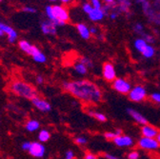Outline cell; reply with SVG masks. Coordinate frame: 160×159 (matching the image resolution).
<instances>
[{
	"label": "cell",
	"mask_w": 160,
	"mask_h": 159,
	"mask_svg": "<svg viewBox=\"0 0 160 159\" xmlns=\"http://www.w3.org/2000/svg\"><path fill=\"white\" fill-rule=\"evenodd\" d=\"M155 139L157 140V142L159 143V145H160V132H158V134H157V136L155 137Z\"/></svg>",
	"instance_id": "cell-44"
},
{
	"label": "cell",
	"mask_w": 160,
	"mask_h": 159,
	"mask_svg": "<svg viewBox=\"0 0 160 159\" xmlns=\"http://www.w3.org/2000/svg\"><path fill=\"white\" fill-rule=\"evenodd\" d=\"M158 18H159V20H160V13L158 14Z\"/></svg>",
	"instance_id": "cell-47"
},
{
	"label": "cell",
	"mask_w": 160,
	"mask_h": 159,
	"mask_svg": "<svg viewBox=\"0 0 160 159\" xmlns=\"http://www.w3.org/2000/svg\"><path fill=\"white\" fill-rule=\"evenodd\" d=\"M18 46H19V48L21 49L24 52H26L27 54L32 55V56L39 51L35 46L32 45L31 43H29L26 40H20L19 43H18Z\"/></svg>",
	"instance_id": "cell-14"
},
{
	"label": "cell",
	"mask_w": 160,
	"mask_h": 159,
	"mask_svg": "<svg viewBox=\"0 0 160 159\" xmlns=\"http://www.w3.org/2000/svg\"><path fill=\"white\" fill-rule=\"evenodd\" d=\"M23 12H30V13H35L36 12V10L34 8H32V7H24L23 8Z\"/></svg>",
	"instance_id": "cell-37"
},
{
	"label": "cell",
	"mask_w": 160,
	"mask_h": 159,
	"mask_svg": "<svg viewBox=\"0 0 160 159\" xmlns=\"http://www.w3.org/2000/svg\"><path fill=\"white\" fill-rule=\"evenodd\" d=\"M82 9H83V12H86L87 14H90V13L92 12V11L93 10L92 4H90V3H85V4L83 5Z\"/></svg>",
	"instance_id": "cell-32"
},
{
	"label": "cell",
	"mask_w": 160,
	"mask_h": 159,
	"mask_svg": "<svg viewBox=\"0 0 160 159\" xmlns=\"http://www.w3.org/2000/svg\"><path fill=\"white\" fill-rule=\"evenodd\" d=\"M50 1H52V2H54V1H56V0H50Z\"/></svg>",
	"instance_id": "cell-48"
},
{
	"label": "cell",
	"mask_w": 160,
	"mask_h": 159,
	"mask_svg": "<svg viewBox=\"0 0 160 159\" xmlns=\"http://www.w3.org/2000/svg\"><path fill=\"white\" fill-rule=\"evenodd\" d=\"M148 45H149V44L144 40L143 38H137L136 40L134 41V48H135L140 53H142V52L145 51V49L147 48Z\"/></svg>",
	"instance_id": "cell-20"
},
{
	"label": "cell",
	"mask_w": 160,
	"mask_h": 159,
	"mask_svg": "<svg viewBox=\"0 0 160 159\" xmlns=\"http://www.w3.org/2000/svg\"><path fill=\"white\" fill-rule=\"evenodd\" d=\"M10 90L15 95L26 99H30V100H32V99L39 96L38 92L32 85L28 84L22 80H15L12 82L10 86Z\"/></svg>",
	"instance_id": "cell-2"
},
{
	"label": "cell",
	"mask_w": 160,
	"mask_h": 159,
	"mask_svg": "<svg viewBox=\"0 0 160 159\" xmlns=\"http://www.w3.org/2000/svg\"><path fill=\"white\" fill-rule=\"evenodd\" d=\"M65 91L79 100L89 104H98L102 100V92L100 88L88 79H79L73 81H65L62 84Z\"/></svg>",
	"instance_id": "cell-1"
},
{
	"label": "cell",
	"mask_w": 160,
	"mask_h": 159,
	"mask_svg": "<svg viewBox=\"0 0 160 159\" xmlns=\"http://www.w3.org/2000/svg\"><path fill=\"white\" fill-rule=\"evenodd\" d=\"M151 100L156 104H160V92H152L150 95Z\"/></svg>",
	"instance_id": "cell-29"
},
{
	"label": "cell",
	"mask_w": 160,
	"mask_h": 159,
	"mask_svg": "<svg viewBox=\"0 0 160 159\" xmlns=\"http://www.w3.org/2000/svg\"><path fill=\"white\" fill-rule=\"evenodd\" d=\"M0 30H1L5 34L8 35V41L10 43H14L17 38V32L10 26L0 22Z\"/></svg>",
	"instance_id": "cell-12"
},
{
	"label": "cell",
	"mask_w": 160,
	"mask_h": 159,
	"mask_svg": "<svg viewBox=\"0 0 160 159\" xmlns=\"http://www.w3.org/2000/svg\"><path fill=\"white\" fill-rule=\"evenodd\" d=\"M28 152L33 157L41 158L45 155L46 148L44 147V145L39 142H31V147Z\"/></svg>",
	"instance_id": "cell-7"
},
{
	"label": "cell",
	"mask_w": 160,
	"mask_h": 159,
	"mask_svg": "<svg viewBox=\"0 0 160 159\" xmlns=\"http://www.w3.org/2000/svg\"><path fill=\"white\" fill-rule=\"evenodd\" d=\"M52 12H53L55 17L58 19V20L63 21V22L66 23L70 19L69 12L64 7L59 6V5H54V6H52Z\"/></svg>",
	"instance_id": "cell-9"
},
{
	"label": "cell",
	"mask_w": 160,
	"mask_h": 159,
	"mask_svg": "<svg viewBox=\"0 0 160 159\" xmlns=\"http://www.w3.org/2000/svg\"><path fill=\"white\" fill-rule=\"evenodd\" d=\"M50 138H51V133L47 131V130H42V131H40L39 133H38V140L40 142H47L50 140Z\"/></svg>",
	"instance_id": "cell-23"
},
{
	"label": "cell",
	"mask_w": 160,
	"mask_h": 159,
	"mask_svg": "<svg viewBox=\"0 0 160 159\" xmlns=\"http://www.w3.org/2000/svg\"><path fill=\"white\" fill-rule=\"evenodd\" d=\"M140 154L137 151H132L127 154V159H139Z\"/></svg>",
	"instance_id": "cell-30"
},
{
	"label": "cell",
	"mask_w": 160,
	"mask_h": 159,
	"mask_svg": "<svg viewBox=\"0 0 160 159\" xmlns=\"http://www.w3.org/2000/svg\"><path fill=\"white\" fill-rule=\"evenodd\" d=\"M35 80H36V83L39 84V85H41V84L44 83V78L41 75H37L36 78H35Z\"/></svg>",
	"instance_id": "cell-38"
},
{
	"label": "cell",
	"mask_w": 160,
	"mask_h": 159,
	"mask_svg": "<svg viewBox=\"0 0 160 159\" xmlns=\"http://www.w3.org/2000/svg\"><path fill=\"white\" fill-rule=\"evenodd\" d=\"M76 29L83 39H89L91 37V32H90V28H88L85 24H77L76 25Z\"/></svg>",
	"instance_id": "cell-18"
},
{
	"label": "cell",
	"mask_w": 160,
	"mask_h": 159,
	"mask_svg": "<svg viewBox=\"0 0 160 159\" xmlns=\"http://www.w3.org/2000/svg\"><path fill=\"white\" fill-rule=\"evenodd\" d=\"M41 30L44 34H55L56 26L51 21H45L41 24Z\"/></svg>",
	"instance_id": "cell-16"
},
{
	"label": "cell",
	"mask_w": 160,
	"mask_h": 159,
	"mask_svg": "<svg viewBox=\"0 0 160 159\" xmlns=\"http://www.w3.org/2000/svg\"><path fill=\"white\" fill-rule=\"evenodd\" d=\"M73 69H74V71L78 73V74H80V75H85V74H87V72H88V68L83 64V63H81V62H78V63H76L74 66H73Z\"/></svg>",
	"instance_id": "cell-22"
},
{
	"label": "cell",
	"mask_w": 160,
	"mask_h": 159,
	"mask_svg": "<svg viewBox=\"0 0 160 159\" xmlns=\"http://www.w3.org/2000/svg\"><path fill=\"white\" fill-rule=\"evenodd\" d=\"M90 32L92 35H96L98 33V30L95 27H92V28H90Z\"/></svg>",
	"instance_id": "cell-40"
},
{
	"label": "cell",
	"mask_w": 160,
	"mask_h": 159,
	"mask_svg": "<svg viewBox=\"0 0 160 159\" xmlns=\"http://www.w3.org/2000/svg\"><path fill=\"white\" fill-rule=\"evenodd\" d=\"M117 13L116 12H112L111 14H110V18L112 19V20H114V19H116L117 18Z\"/></svg>",
	"instance_id": "cell-41"
},
{
	"label": "cell",
	"mask_w": 160,
	"mask_h": 159,
	"mask_svg": "<svg viewBox=\"0 0 160 159\" xmlns=\"http://www.w3.org/2000/svg\"><path fill=\"white\" fill-rule=\"evenodd\" d=\"M143 31H144V27L141 23H137L134 25V32L139 33V34H142L143 33Z\"/></svg>",
	"instance_id": "cell-34"
},
{
	"label": "cell",
	"mask_w": 160,
	"mask_h": 159,
	"mask_svg": "<svg viewBox=\"0 0 160 159\" xmlns=\"http://www.w3.org/2000/svg\"><path fill=\"white\" fill-rule=\"evenodd\" d=\"M46 13H47L48 18L50 19V21L52 22L56 27H61V26H64V25L66 24V23L63 22V21L58 20V19L55 17V15H54V13H53V12H52V6H48V7L46 8Z\"/></svg>",
	"instance_id": "cell-15"
},
{
	"label": "cell",
	"mask_w": 160,
	"mask_h": 159,
	"mask_svg": "<svg viewBox=\"0 0 160 159\" xmlns=\"http://www.w3.org/2000/svg\"><path fill=\"white\" fill-rule=\"evenodd\" d=\"M112 89L120 94H129L132 90L131 83L124 78H116L112 83Z\"/></svg>",
	"instance_id": "cell-4"
},
{
	"label": "cell",
	"mask_w": 160,
	"mask_h": 159,
	"mask_svg": "<svg viewBox=\"0 0 160 159\" xmlns=\"http://www.w3.org/2000/svg\"><path fill=\"white\" fill-rule=\"evenodd\" d=\"M0 1H1V0H0Z\"/></svg>",
	"instance_id": "cell-50"
},
{
	"label": "cell",
	"mask_w": 160,
	"mask_h": 159,
	"mask_svg": "<svg viewBox=\"0 0 160 159\" xmlns=\"http://www.w3.org/2000/svg\"><path fill=\"white\" fill-rule=\"evenodd\" d=\"M128 98L132 102H142L147 98V91L142 85H136L132 88L128 94Z\"/></svg>",
	"instance_id": "cell-3"
},
{
	"label": "cell",
	"mask_w": 160,
	"mask_h": 159,
	"mask_svg": "<svg viewBox=\"0 0 160 159\" xmlns=\"http://www.w3.org/2000/svg\"><path fill=\"white\" fill-rule=\"evenodd\" d=\"M32 58H33V60H34V61H36V62H38V63H45L46 60H47V58H46L45 54H44L41 51H40V50H39L36 53H34V54L32 55Z\"/></svg>",
	"instance_id": "cell-24"
},
{
	"label": "cell",
	"mask_w": 160,
	"mask_h": 159,
	"mask_svg": "<svg viewBox=\"0 0 160 159\" xmlns=\"http://www.w3.org/2000/svg\"><path fill=\"white\" fill-rule=\"evenodd\" d=\"M92 6L93 9H97V10H100L102 9V3L100 0H92Z\"/></svg>",
	"instance_id": "cell-33"
},
{
	"label": "cell",
	"mask_w": 160,
	"mask_h": 159,
	"mask_svg": "<svg viewBox=\"0 0 160 159\" xmlns=\"http://www.w3.org/2000/svg\"><path fill=\"white\" fill-rule=\"evenodd\" d=\"M21 147L24 151H29V149L31 147V142H24Z\"/></svg>",
	"instance_id": "cell-39"
},
{
	"label": "cell",
	"mask_w": 160,
	"mask_h": 159,
	"mask_svg": "<svg viewBox=\"0 0 160 159\" xmlns=\"http://www.w3.org/2000/svg\"><path fill=\"white\" fill-rule=\"evenodd\" d=\"M145 58H152L154 54H155V49L152 46V45H148L147 48L145 49V51L141 53Z\"/></svg>",
	"instance_id": "cell-25"
},
{
	"label": "cell",
	"mask_w": 160,
	"mask_h": 159,
	"mask_svg": "<svg viewBox=\"0 0 160 159\" xmlns=\"http://www.w3.org/2000/svg\"><path fill=\"white\" fill-rule=\"evenodd\" d=\"M127 112L137 124H140V125H142V126L148 124V119L144 115H142L139 112L130 108V109H127Z\"/></svg>",
	"instance_id": "cell-11"
},
{
	"label": "cell",
	"mask_w": 160,
	"mask_h": 159,
	"mask_svg": "<svg viewBox=\"0 0 160 159\" xmlns=\"http://www.w3.org/2000/svg\"><path fill=\"white\" fill-rule=\"evenodd\" d=\"M60 1H61L62 3H64V4H70L72 0H60Z\"/></svg>",
	"instance_id": "cell-42"
},
{
	"label": "cell",
	"mask_w": 160,
	"mask_h": 159,
	"mask_svg": "<svg viewBox=\"0 0 160 159\" xmlns=\"http://www.w3.org/2000/svg\"><path fill=\"white\" fill-rule=\"evenodd\" d=\"M114 159H121V158H119V157H117V156H116V157H115Z\"/></svg>",
	"instance_id": "cell-46"
},
{
	"label": "cell",
	"mask_w": 160,
	"mask_h": 159,
	"mask_svg": "<svg viewBox=\"0 0 160 159\" xmlns=\"http://www.w3.org/2000/svg\"><path fill=\"white\" fill-rule=\"evenodd\" d=\"M157 159H160V155H159V156H158V158H157Z\"/></svg>",
	"instance_id": "cell-49"
},
{
	"label": "cell",
	"mask_w": 160,
	"mask_h": 159,
	"mask_svg": "<svg viewBox=\"0 0 160 159\" xmlns=\"http://www.w3.org/2000/svg\"><path fill=\"white\" fill-rule=\"evenodd\" d=\"M26 130L28 132H35L39 129L40 127V123L37 120H34V119H32V120H29L26 123Z\"/></svg>",
	"instance_id": "cell-21"
},
{
	"label": "cell",
	"mask_w": 160,
	"mask_h": 159,
	"mask_svg": "<svg viewBox=\"0 0 160 159\" xmlns=\"http://www.w3.org/2000/svg\"><path fill=\"white\" fill-rule=\"evenodd\" d=\"M65 159H76L75 158V155L73 153V152L72 150H69L66 152L65 153Z\"/></svg>",
	"instance_id": "cell-35"
},
{
	"label": "cell",
	"mask_w": 160,
	"mask_h": 159,
	"mask_svg": "<svg viewBox=\"0 0 160 159\" xmlns=\"http://www.w3.org/2000/svg\"><path fill=\"white\" fill-rule=\"evenodd\" d=\"M144 38V40L148 43V44H152V43H153L154 42V39H153V36H152L151 34H148V33H142L141 34Z\"/></svg>",
	"instance_id": "cell-31"
},
{
	"label": "cell",
	"mask_w": 160,
	"mask_h": 159,
	"mask_svg": "<svg viewBox=\"0 0 160 159\" xmlns=\"http://www.w3.org/2000/svg\"><path fill=\"white\" fill-rule=\"evenodd\" d=\"M103 135L107 140H110V141H113V139L117 137V134L115 133V132H104Z\"/></svg>",
	"instance_id": "cell-28"
},
{
	"label": "cell",
	"mask_w": 160,
	"mask_h": 159,
	"mask_svg": "<svg viewBox=\"0 0 160 159\" xmlns=\"http://www.w3.org/2000/svg\"><path fill=\"white\" fill-rule=\"evenodd\" d=\"M112 142L114 143L115 146H117L119 148H129V147L133 146V144H134L133 139L131 136L125 135V134L115 137Z\"/></svg>",
	"instance_id": "cell-8"
},
{
	"label": "cell",
	"mask_w": 160,
	"mask_h": 159,
	"mask_svg": "<svg viewBox=\"0 0 160 159\" xmlns=\"http://www.w3.org/2000/svg\"><path fill=\"white\" fill-rule=\"evenodd\" d=\"M74 141L77 145L79 146H83V145H86L87 142H88V139L85 137V136H78L74 139Z\"/></svg>",
	"instance_id": "cell-27"
},
{
	"label": "cell",
	"mask_w": 160,
	"mask_h": 159,
	"mask_svg": "<svg viewBox=\"0 0 160 159\" xmlns=\"http://www.w3.org/2000/svg\"><path fill=\"white\" fill-rule=\"evenodd\" d=\"M102 76L104 78V80L112 83L116 79V71L112 63L110 62L104 63L102 67Z\"/></svg>",
	"instance_id": "cell-6"
},
{
	"label": "cell",
	"mask_w": 160,
	"mask_h": 159,
	"mask_svg": "<svg viewBox=\"0 0 160 159\" xmlns=\"http://www.w3.org/2000/svg\"><path fill=\"white\" fill-rule=\"evenodd\" d=\"M81 63H83L88 69L89 68H92L93 67V64H92V61L91 60L90 58H88V57H81L80 58V60H79Z\"/></svg>",
	"instance_id": "cell-26"
},
{
	"label": "cell",
	"mask_w": 160,
	"mask_h": 159,
	"mask_svg": "<svg viewBox=\"0 0 160 159\" xmlns=\"http://www.w3.org/2000/svg\"><path fill=\"white\" fill-rule=\"evenodd\" d=\"M87 113L90 116L93 117L95 120H97L99 122L104 123V122L107 121V116L104 113H102V112H96V111H92V110H89V111H87Z\"/></svg>",
	"instance_id": "cell-19"
},
{
	"label": "cell",
	"mask_w": 160,
	"mask_h": 159,
	"mask_svg": "<svg viewBox=\"0 0 160 159\" xmlns=\"http://www.w3.org/2000/svg\"><path fill=\"white\" fill-rule=\"evenodd\" d=\"M105 11L103 9H100V10H97V9H93L92 11V12L89 15V18L91 19L92 21H100L102 20L105 16Z\"/></svg>",
	"instance_id": "cell-17"
},
{
	"label": "cell",
	"mask_w": 160,
	"mask_h": 159,
	"mask_svg": "<svg viewBox=\"0 0 160 159\" xmlns=\"http://www.w3.org/2000/svg\"><path fill=\"white\" fill-rule=\"evenodd\" d=\"M103 1L107 4H112L114 2V0H103Z\"/></svg>",
	"instance_id": "cell-43"
},
{
	"label": "cell",
	"mask_w": 160,
	"mask_h": 159,
	"mask_svg": "<svg viewBox=\"0 0 160 159\" xmlns=\"http://www.w3.org/2000/svg\"><path fill=\"white\" fill-rule=\"evenodd\" d=\"M140 132H141L142 137H148V138H155L157 136L158 132H159L158 130L155 127H153L152 125H149V124L142 126L141 131H140Z\"/></svg>",
	"instance_id": "cell-13"
},
{
	"label": "cell",
	"mask_w": 160,
	"mask_h": 159,
	"mask_svg": "<svg viewBox=\"0 0 160 159\" xmlns=\"http://www.w3.org/2000/svg\"><path fill=\"white\" fill-rule=\"evenodd\" d=\"M84 159H97V156L92 152H86L84 155Z\"/></svg>",
	"instance_id": "cell-36"
},
{
	"label": "cell",
	"mask_w": 160,
	"mask_h": 159,
	"mask_svg": "<svg viewBox=\"0 0 160 159\" xmlns=\"http://www.w3.org/2000/svg\"><path fill=\"white\" fill-rule=\"evenodd\" d=\"M137 146L146 151H156L159 149L160 145L157 142L155 138H148V137H141L137 142Z\"/></svg>",
	"instance_id": "cell-5"
},
{
	"label": "cell",
	"mask_w": 160,
	"mask_h": 159,
	"mask_svg": "<svg viewBox=\"0 0 160 159\" xmlns=\"http://www.w3.org/2000/svg\"><path fill=\"white\" fill-rule=\"evenodd\" d=\"M32 105H33L36 109H38L40 112H49L52 110L51 104H50L48 101L43 100V99H41V98H39V96L36 97V98H34V99H32Z\"/></svg>",
	"instance_id": "cell-10"
},
{
	"label": "cell",
	"mask_w": 160,
	"mask_h": 159,
	"mask_svg": "<svg viewBox=\"0 0 160 159\" xmlns=\"http://www.w3.org/2000/svg\"><path fill=\"white\" fill-rule=\"evenodd\" d=\"M4 34H5V33H4V32H3L1 31V30H0V37H2V36H3Z\"/></svg>",
	"instance_id": "cell-45"
}]
</instances>
